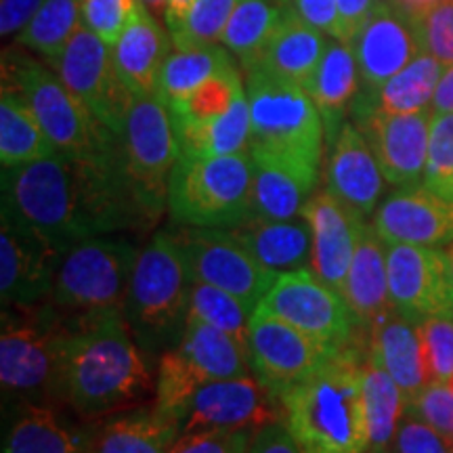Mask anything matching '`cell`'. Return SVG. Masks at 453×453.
Listing matches in <instances>:
<instances>
[{
    "label": "cell",
    "instance_id": "cell-5",
    "mask_svg": "<svg viewBox=\"0 0 453 453\" xmlns=\"http://www.w3.org/2000/svg\"><path fill=\"white\" fill-rule=\"evenodd\" d=\"M3 84L13 87L30 105L59 154L72 160H97L120 145L111 133L84 107L55 70L30 55H4Z\"/></svg>",
    "mask_w": 453,
    "mask_h": 453
},
{
    "label": "cell",
    "instance_id": "cell-38",
    "mask_svg": "<svg viewBox=\"0 0 453 453\" xmlns=\"http://www.w3.org/2000/svg\"><path fill=\"white\" fill-rule=\"evenodd\" d=\"M242 95H246V87H243L240 67L231 65L197 87L185 99L174 101L166 107L174 128L197 127V124H208L226 116Z\"/></svg>",
    "mask_w": 453,
    "mask_h": 453
},
{
    "label": "cell",
    "instance_id": "cell-33",
    "mask_svg": "<svg viewBox=\"0 0 453 453\" xmlns=\"http://www.w3.org/2000/svg\"><path fill=\"white\" fill-rule=\"evenodd\" d=\"M3 453H84V430L65 426L44 403H26L4 434Z\"/></svg>",
    "mask_w": 453,
    "mask_h": 453
},
{
    "label": "cell",
    "instance_id": "cell-19",
    "mask_svg": "<svg viewBox=\"0 0 453 453\" xmlns=\"http://www.w3.org/2000/svg\"><path fill=\"white\" fill-rule=\"evenodd\" d=\"M372 225L387 243L449 246L453 243V200L424 183L401 187L376 208Z\"/></svg>",
    "mask_w": 453,
    "mask_h": 453
},
{
    "label": "cell",
    "instance_id": "cell-55",
    "mask_svg": "<svg viewBox=\"0 0 453 453\" xmlns=\"http://www.w3.org/2000/svg\"><path fill=\"white\" fill-rule=\"evenodd\" d=\"M396 7H401L405 11V13H420V11L433 7L434 3H439V0H393Z\"/></svg>",
    "mask_w": 453,
    "mask_h": 453
},
{
    "label": "cell",
    "instance_id": "cell-44",
    "mask_svg": "<svg viewBox=\"0 0 453 453\" xmlns=\"http://www.w3.org/2000/svg\"><path fill=\"white\" fill-rule=\"evenodd\" d=\"M137 9L139 0H81L84 27L110 47L120 41Z\"/></svg>",
    "mask_w": 453,
    "mask_h": 453
},
{
    "label": "cell",
    "instance_id": "cell-23",
    "mask_svg": "<svg viewBox=\"0 0 453 453\" xmlns=\"http://www.w3.org/2000/svg\"><path fill=\"white\" fill-rule=\"evenodd\" d=\"M384 180L387 179L364 133L353 120H347L330 145V156L326 162V189L367 220L376 212Z\"/></svg>",
    "mask_w": 453,
    "mask_h": 453
},
{
    "label": "cell",
    "instance_id": "cell-8",
    "mask_svg": "<svg viewBox=\"0 0 453 453\" xmlns=\"http://www.w3.org/2000/svg\"><path fill=\"white\" fill-rule=\"evenodd\" d=\"M139 250L116 237H88L65 254L55 269L49 303L70 315L122 311Z\"/></svg>",
    "mask_w": 453,
    "mask_h": 453
},
{
    "label": "cell",
    "instance_id": "cell-52",
    "mask_svg": "<svg viewBox=\"0 0 453 453\" xmlns=\"http://www.w3.org/2000/svg\"><path fill=\"white\" fill-rule=\"evenodd\" d=\"M248 453H300L286 424L273 422L257 430Z\"/></svg>",
    "mask_w": 453,
    "mask_h": 453
},
{
    "label": "cell",
    "instance_id": "cell-13",
    "mask_svg": "<svg viewBox=\"0 0 453 453\" xmlns=\"http://www.w3.org/2000/svg\"><path fill=\"white\" fill-rule=\"evenodd\" d=\"M50 67L73 97L104 127L122 137L134 97L118 76L110 44L82 26Z\"/></svg>",
    "mask_w": 453,
    "mask_h": 453
},
{
    "label": "cell",
    "instance_id": "cell-45",
    "mask_svg": "<svg viewBox=\"0 0 453 453\" xmlns=\"http://www.w3.org/2000/svg\"><path fill=\"white\" fill-rule=\"evenodd\" d=\"M405 413L426 422L453 447V384L428 382L411 401H407Z\"/></svg>",
    "mask_w": 453,
    "mask_h": 453
},
{
    "label": "cell",
    "instance_id": "cell-16",
    "mask_svg": "<svg viewBox=\"0 0 453 453\" xmlns=\"http://www.w3.org/2000/svg\"><path fill=\"white\" fill-rule=\"evenodd\" d=\"M281 422V401L254 373L226 378L197 390L183 422V434L200 430H260Z\"/></svg>",
    "mask_w": 453,
    "mask_h": 453
},
{
    "label": "cell",
    "instance_id": "cell-21",
    "mask_svg": "<svg viewBox=\"0 0 453 453\" xmlns=\"http://www.w3.org/2000/svg\"><path fill=\"white\" fill-rule=\"evenodd\" d=\"M303 217L313 235L311 271L342 294L349 267L353 263L357 235L365 219H361L353 208L340 202L327 189L311 196L303 208Z\"/></svg>",
    "mask_w": 453,
    "mask_h": 453
},
{
    "label": "cell",
    "instance_id": "cell-15",
    "mask_svg": "<svg viewBox=\"0 0 453 453\" xmlns=\"http://www.w3.org/2000/svg\"><path fill=\"white\" fill-rule=\"evenodd\" d=\"M390 304L407 319L453 315V277L441 248L387 243Z\"/></svg>",
    "mask_w": 453,
    "mask_h": 453
},
{
    "label": "cell",
    "instance_id": "cell-43",
    "mask_svg": "<svg viewBox=\"0 0 453 453\" xmlns=\"http://www.w3.org/2000/svg\"><path fill=\"white\" fill-rule=\"evenodd\" d=\"M410 17L422 53L433 55L443 65H453V0H439Z\"/></svg>",
    "mask_w": 453,
    "mask_h": 453
},
{
    "label": "cell",
    "instance_id": "cell-27",
    "mask_svg": "<svg viewBox=\"0 0 453 453\" xmlns=\"http://www.w3.org/2000/svg\"><path fill=\"white\" fill-rule=\"evenodd\" d=\"M226 231L260 265L275 273L281 275L311 267L313 235H311V226L304 217L265 219L252 214Z\"/></svg>",
    "mask_w": 453,
    "mask_h": 453
},
{
    "label": "cell",
    "instance_id": "cell-47",
    "mask_svg": "<svg viewBox=\"0 0 453 453\" xmlns=\"http://www.w3.org/2000/svg\"><path fill=\"white\" fill-rule=\"evenodd\" d=\"M257 430H200L180 434L170 453H248Z\"/></svg>",
    "mask_w": 453,
    "mask_h": 453
},
{
    "label": "cell",
    "instance_id": "cell-39",
    "mask_svg": "<svg viewBox=\"0 0 453 453\" xmlns=\"http://www.w3.org/2000/svg\"><path fill=\"white\" fill-rule=\"evenodd\" d=\"M82 26L81 0H44L15 41L44 57L50 65Z\"/></svg>",
    "mask_w": 453,
    "mask_h": 453
},
{
    "label": "cell",
    "instance_id": "cell-50",
    "mask_svg": "<svg viewBox=\"0 0 453 453\" xmlns=\"http://www.w3.org/2000/svg\"><path fill=\"white\" fill-rule=\"evenodd\" d=\"M336 3H338V27H336V38H334V41L349 44L380 0H336Z\"/></svg>",
    "mask_w": 453,
    "mask_h": 453
},
{
    "label": "cell",
    "instance_id": "cell-31",
    "mask_svg": "<svg viewBox=\"0 0 453 453\" xmlns=\"http://www.w3.org/2000/svg\"><path fill=\"white\" fill-rule=\"evenodd\" d=\"M304 88L319 110L326 127V145L330 147L347 122V111L361 88L359 67L349 44L327 42L326 53Z\"/></svg>",
    "mask_w": 453,
    "mask_h": 453
},
{
    "label": "cell",
    "instance_id": "cell-11",
    "mask_svg": "<svg viewBox=\"0 0 453 453\" xmlns=\"http://www.w3.org/2000/svg\"><path fill=\"white\" fill-rule=\"evenodd\" d=\"M170 234L177 242L189 281L208 283L231 294L250 313L280 277L260 265L226 229L177 226Z\"/></svg>",
    "mask_w": 453,
    "mask_h": 453
},
{
    "label": "cell",
    "instance_id": "cell-41",
    "mask_svg": "<svg viewBox=\"0 0 453 453\" xmlns=\"http://www.w3.org/2000/svg\"><path fill=\"white\" fill-rule=\"evenodd\" d=\"M235 4L237 0H196L180 24L170 30L173 44L177 49H191L223 42Z\"/></svg>",
    "mask_w": 453,
    "mask_h": 453
},
{
    "label": "cell",
    "instance_id": "cell-34",
    "mask_svg": "<svg viewBox=\"0 0 453 453\" xmlns=\"http://www.w3.org/2000/svg\"><path fill=\"white\" fill-rule=\"evenodd\" d=\"M286 3L275 0H237L223 34V47L237 57L243 72L257 67L271 36L280 26Z\"/></svg>",
    "mask_w": 453,
    "mask_h": 453
},
{
    "label": "cell",
    "instance_id": "cell-46",
    "mask_svg": "<svg viewBox=\"0 0 453 453\" xmlns=\"http://www.w3.org/2000/svg\"><path fill=\"white\" fill-rule=\"evenodd\" d=\"M430 382L453 378V315L428 317L420 324Z\"/></svg>",
    "mask_w": 453,
    "mask_h": 453
},
{
    "label": "cell",
    "instance_id": "cell-12",
    "mask_svg": "<svg viewBox=\"0 0 453 453\" xmlns=\"http://www.w3.org/2000/svg\"><path fill=\"white\" fill-rule=\"evenodd\" d=\"M258 307L334 349L357 347L361 334L342 294L321 281L311 267L281 273Z\"/></svg>",
    "mask_w": 453,
    "mask_h": 453
},
{
    "label": "cell",
    "instance_id": "cell-14",
    "mask_svg": "<svg viewBox=\"0 0 453 453\" xmlns=\"http://www.w3.org/2000/svg\"><path fill=\"white\" fill-rule=\"evenodd\" d=\"M342 350L347 349H334L319 342L267 309L257 307L252 311L248 340L250 370L277 396L283 390L309 380Z\"/></svg>",
    "mask_w": 453,
    "mask_h": 453
},
{
    "label": "cell",
    "instance_id": "cell-28",
    "mask_svg": "<svg viewBox=\"0 0 453 453\" xmlns=\"http://www.w3.org/2000/svg\"><path fill=\"white\" fill-rule=\"evenodd\" d=\"M344 300L350 313L355 315L361 332L370 330L376 317L390 307L388 296V267H387V242L382 240L376 226L364 220L353 263L349 267L347 283H344Z\"/></svg>",
    "mask_w": 453,
    "mask_h": 453
},
{
    "label": "cell",
    "instance_id": "cell-35",
    "mask_svg": "<svg viewBox=\"0 0 453 453\" xmlns=\"http://www.w3.org/2000/svg\"><path fill=\"white\" fill-rule=\"evenodd\" d=\"M361 393L370 428V447H390L405 416L407 399L395 378L367 353L361 364Z\"/></svg>",
    "mask_w": 453,
    "mask_h": 453
},
{
    "label": "cell",
    "instance_id": "cell-18",
    "mask_svg": "<svg viewBox=\"0 0 453 453\" xmlns=\"http://www.w3.org/2000/svg\"><path fill=\"white\" fill-rule=\"evenodd\" d=\"M361 87L378 88L422 53L411 17L393 0H380L349 42Z\"/></svg>",
    "mask_w": 453,
    "mask_h": 453
},
{
    "label": "cell",
    "instance_id": "cell-59",
    "mask_svg": "<svg viewBox=\"0 0 453 453\" xmlns=\"http://www.w3.org/2000/svg\"><path fill=\"white\" fill-rule=\"evenodd\" d=\"M283 3H286V0H283Z\"/></svg>",
    "mask_w": 453,
    "mask_h": 453
},
{
    "label": "cell",
    "instance_id": "cell-29",
    "mask_svg": "<svg viewBox=\"0 0 453 453\" xmlns=\"http://www.w3.org/2000/svg\"><path fill=\"white\" fill-rule=\"evenodd\" d=\"M445 65L433 55L420 53L403 70L378 88H359L350 105V118L370 113H416L430 110Z\"/></svg>",
    "mask_w": 453,
    "mask_h": 453
},
{
    "label": "cell",
    "instance_id": "cell-26",
    "mask_svg": "<svg viewBox=\"0 0 453 453\" xmlns=\"http://www.w3.org/2000/svg\"><path fill=\"white\" fill-rule=\"evenodd\" d=\"M183 434V422L151 410L118 413L84 430V453H170Z\"/></svg>",
    "mask_w": 453,
    "mask_h": 453
},
{
    "label": "cell",
    "instance_id": "cell-58",
    "mask_svg": "<svg viewBox=\"0 0 453 453\" xmlns=\"http://www.w3.org/2000/svg\"><path fill=\"white\" fill-rule=\"evenodd\" d=\"M367 453H390V447H370Z\"/></svg>",
    "mask_w": 453,
    "mask_h": 453
},
{
    "label": "cell",
    "instance_id": "cell-49",
    "mask_svg": "<svg viewBox=\"0 0 453 453\" xmlns=\"http://www.w3.org/2000/svg\"><path fill=\"white\" fill-rule=\"evenodd\" d=\"M309 26L336 38L338 3L336 0H286Z\"/></svg>",
    "mask_w": 453,
    "mask_h": 453
},
{
    "label": "cell",
    "instance_id": "cell-6",
    "mask_svg": "<svg viewBox=\"0 0 453 453\" xmlns=\"http://www.w3.org/2000/svg\"><path fill=\"white\" fill-rule=\"evenodd\" d=\"M250 145L321 168L326 127L309 90L263 70L246 72Z\"/></svg>",
    "mask_w": 453,
    "mask_h": 453
},
{
    "label": "cell",
    "instance_id": "cell-20",
    "mask_svg": "<svg viewBox=\"0 0 453 453\" xmlns=\"http://www.w3.org/2000/svg\"><path fill=\"white\" fill-rule=\"evenodd\" d=\"M61 254L11 220L0 226V300L7 307L49 303Z\"/></svg>",
    "mask_w": 453,
    "mask_h": 453
},
{
    "label": "cell",
    "instance_id": "cell-25",
    "mask_svg": "<svg viewBox=\"0 0 453 453\" xmlns=\"http://www.w3.org/2000/svg\"><path fill=\"white\" fill-rule=\"evenodd\" d=\"M170 42L173 38H168L156 17L139 4L120 41L111 47L118 76L134 99L157 95V82L164 61L170 55Z\"/></svg>",
    "mask_w": 453,
    "mask_h": 453
},
{
    "label": "cell",
    "instance_id": "cell-1",
    "mask_svg": "<svg viewBox=\"0 0 453 453\" xmlns=\"http://www.w3.org/2000/svg\"><path fill=\"white\" fill-rule=\"evenodd\" d=\"M151 390L147 353L122 311L64 317L57 399L84 416H101L134 403Z\"/></svg>",
    "mask_w": 453,
    "mask_h": 453
},
{
    "label": "cell",
    "instance_id": "cell-4",
    "mask_svg": "<svg viewBox=\"0 0 453 453\" xmlns=\"http://www.w3.org/2000/svg\"><path fill=\"white\" fill-rule=\"evenodd\" d=\"M174 226L231 229L252 217L250 151L214 157L180 156L168 187Z\"/></svg>",
    "mask_w": 453,
    "mask_h": 453
},
{
    "label": "cell",
    "instance_id": "cell-51",
    "mask_svg": "<svg viewBox=\"0 0 453 453\" xmlns=\"http://www.w3.org/2000/svg\"><path fill=\"white\" fill-rule=\"evenodd\" d=\"M44 0H3L0 3V34L11 36L19 34L30 24Z\"/></svg>",
    "mask_w": 453,
    "mask_h": 453
},
{
    "label": "cell",
    "instance_id": "cell-37",
    "mask_svg": "<svg viewBox=\"0 0 453 453\" xmlns=\"http://www.w3.org/2000/svg\"><path fill=\"white\" fill-rule=\"evenodd\" d=\"M180 156L214 157L242 154L250 147V104L248 93L237 99L226 116L197 127L174 128Z\"/></svg>",
    "mask_w": 453,
    "mask_h": 453
},
{
    "label": "cell",
    "instance_id": "cell-36",
    "mask_svg": "<svg viewBox=\"0 0 453 453\" xmlns=\"http://www.w3.org/2000/svg\"><path fill=\"white\" fill-rule=\"evenodd\" d=\"M231 65H235L234 55L229 53V49L219 47V44L177 49L164 61L160 82H157V97L164 101V105L185 99L197 87Z\"/></svg>",
    "mask_w": 453,
    "mask_h": 453
},
{
    "label": "cell",
    "instance_id": "cell-54",
    "mask_svg": "<svg viewBox=\"0 0 453 453\" xmlns=\"http://www.w3.org/2000/svg\"><path fill=\"white\" fill-rule=\"evenodd\" d=\"M194 3H196V0H168V3H166V17H164L168 32L174 30V27L180 24V19H183L185 13L189 11V7Z\"/></svg>",
    "mask_w": 453,
    "mask_h": 453
},
{
    "label": "cell",
    "instance_id": "cell-48",
    "mask_svg": "<svg viewBox=\"0 0 453 453\" xmlns=\"http://www.w3.org/2000/svg\"><path fill=\"white\" fill-rule=\"evenodd\" d=\"M390 453H453V447L426 422L405 413L390 443Z\"/></svg>",
    "mask_w": 453,
    "mask_h": 453
},
{
    "label": "cell",
    "instance_id": "cell-22",
    "mask_svg": "<svg viewBox=\"0 0 453 453\" xmlns=\"http://www.w3.org/2000/svg\"><path fill=\"white\" fill-rule=\"evenodd\" d=\"M248 151L252 157V214L265 219L303 217L304 203L317 191L321 168L257 145Z\"/></svg>",
    "mask_w": 453,
    "mask_h": 453
},
{
    "label": "cell",
    "instance_id": "cell-30",
    "mask_svg": "<svg viewBox=\"0 0 453 453\" xmlns=\"http://www.w3.org/2000/svg\"><path fill=\"white\" fill-rule=\"evenodd\" d=\"M327 42L324 32L309 26L307 21L286 3V11L265 47L260 61L254 70H263L281 81L307 87L321 57H324Z\"/></svg>",
    "mask_w": 453,
    "mask_h": 453
},
{
    "label": "cell",
    "instance_id": "cell-56",
    "mask_svg": "<svg viewBox=\"0 0 453 453\" xmlns=\"http://www.w3.org/2000/svg\"><path fill=\"white\" fill-rule=\"evenodd\" d=\"M166 3L168 0H139V4H143V7L156 17V19L166 17Z\"/></svg>",
    "mask_w": 453,
    "mask_h": 453
},
{
    "label": "cell",
    "instance_id": "cell-40",
    "mask_svg": "<svg viewBox=\"0 0 453 453\" xmlns=\"http://www.w3.org/2000/svg\"><path fill=\"white\" fill-rule=\"evenodd\" d=\"M189 317L203 321V324L217 327L234 342L246 350L248 340H250V311L231 294L219 288L208 286V283L191 281L189 288Z\"/></svg>",
    "mask_w": 453,
    "mask_h": 453
},
{
    "label": "cell",
    "instance_id": "cell-9",
    "mask_svg": "<svg viewBox=\"0 0 453 453\" xmlns=\"http://www.w3.org/2000/svg\"><path fill=\"white\" fill-rule=\"evenodd\" d=\"M61 326V311L50 303L3 309L0 384L4 395L24 396L27 403L57 396Z\"/></svg>",
    "mask_w": 453,
    "mask_h": 453
},
{
    "label": "cell",
    "instance_id": "cell-24",
    "mask_svg": "<svg viewBox=\"0 0 453 453\" xmlns=\"http://www.w3.org/2000/svg\"><path fill=\"white\" fill-rule=\"evenodd\" d=\"M367 355L376 359L411 401L430 382L420 324L407 319L393 304L367 330Z\"/></svg>",
    "mask_w": 453,
    "mask_h": 453
},
{
    "label": "cell",
    "instance_id": "cell-2",
    "mask_svg": "<svg viewBox=\"0 0 453 453\" xmlns=\"http://www.w3.org/2000/svg\"><path fill=\"white\" fill-rule=\"evenodd\" d=\"M359 347L338 353L309 380L283 390L281 422L300 453H367Z\"/></svg>",
    "mask_w": 453,
    "mask_h": 453
},
{
    "label": "cell",
    "instance_id": "cell-17",
    "mask_svg": "<svg viewBox=\"0 0 453 453\" xmlns=\"http://www.w3.org/2000/svg\"><path fill=\"white\" fill-rule=\"evenodd\" d=\"M353 122L370 143L388 185L413 187L422 183L433 110L416 113H370Z\"/></svg>",
    "mask_w": 453,
    "mask_h": 453
},
{
    "label": "cell",
    "instance_id": "cell-10",
    "mask_svg": "<svg viewBox=\"0 0 453 453\" xmlns=\"http://www.w3.org/2000/svg\"><path fill=\"white\" fill-rule=\"evenodd\" d=\"M122 166L147 225H154L168 208V187L180 157L173 118L164 101L137 97L122 133Z\"/></svg>",
    "mask_w": 453,
    "mask_h": 453
},
{
    "label": "cell",
    "instance_id": "cell-42",
    "mask_svg": "<svg viewBox=\"0 0 453 453\" xmlns=\"http://www.w3.org/2000/svg\"><path fill=\"white\" fill-rule=\"evenodd\" d=\"M422 183L453 200V113H433Z\"/></svg>",
    "mask_w": 453,
    "mask_h": 453
},
{
    "label": "cell",
    "instance_id": "cell-57",
    "mask_svg": "<svg viewBox=\"0 0 453 453\" xmlns=\"http://www.w3.org/2000/svg\"><path fill=\"white\" fill-rule=\"evenodd\" d=\"M445 254H447V263H449V271H451V277H453V243L447 246Z\"/></svg>",
    "mask_w": 453,
    "mask_h": 453
},
{
    "label": "cell",
    "instance_id": "cell-7",
    "mask_svg": "<svg viewBox=\"0 0 453 453\" xmlns=\"http://www.w3.org/2000/svg\"><path fill=\"white\" fill-rule=\"evenodd\" d=\"M243 373H252L246 350L217 327L187 315L183 338L160 355L156 407L166 416L185 422L197 390Z\"/></svg>",
    "mask_w": 453,
    "mask_h": 453
},
{
    "label": "cell",
    "instance_id": "cell-3",
    "mask_svg": "<svg viewBox=\"0 0 453 453\" xmlns=\"http://www.w3.org/2000/svg\"><path fill=\"white\" fill-rule=\"evenodd\" d=\"M189 275L170 231L139 250L124 303V319L147 355H162L183 338L189 313Z\"/></svg>",
    "mask_w": 453,
    "mask_h": 453
},
{
    "label": "cell",
    "instance_id": "cell-53",
    "mask_svg": "<svg viewBox=\"0 0 453 453\" xmlns=\"http://www.w3.org/2000/svg\"><path fill=\"white\" fill-rule=\"evenodd\" d=\"M430 110L434 116L437 113H453V65H445L443 73H441Z\"/></svg>",
    "mask_w": 453,
    "mask_h": 453
},
{
    "label": "cell",
    "instance_id": "cell-32",
    "mask_svg": "<svg viewBox=\"0 0 453 453\" xmlns=\"http://www.w3.org/2000/svg\"><path fill=\"white\" fill-rule=\"evenodd\" d=\"M57 154L53 141L34 116L30 105L13 87L3 84L0 93V164L21 166Z\"/></svg>",
    "mask_w": 453,
    "mask_h": 453
}]
</instances>
